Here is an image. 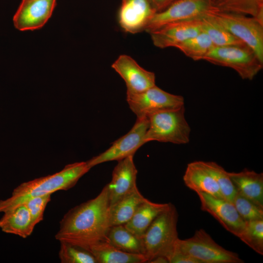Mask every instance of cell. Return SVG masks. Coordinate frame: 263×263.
<instances>
[{
  "label": "cell",
  "instance_id": "3957f363",
  "mask_svg": "<svg viewBox=\"0 0 263 263\" xmlns=\"http://www.w3.org/2000/svg\"><path fill=\"white\" fill-rule=\"evenodd\" d=\"M178 217L176 207L169 203L167 208L153 220L146 230L142 240L147 263L159 256H165L169 260L178 238Z\"/></svg>",
  "mask_w": 263,
  "mask_h": 263
},
{
  "label": "cell",
  "instance_id": "cb8c5ba5",
  "mask_svg": "<svg viewBox=\"0 0 263 263\" xmlns=\"http://www.w3.org/2000/svg\"><path fill=\"white\" fill-rule=\"evenodd\" d=\"M218 10L254 17L263 22V0H215Z\"/></svg>",
  "mask_w": 263,
  "mask_h": 263
},
{
  "label": "cell",
  "instance_id": "52a82bcc",
  "mask_svg": "<svg viewBox=\"0 0 263 263\" xmlns=\"http://www.w3.org/2000/svg\"><path fill=\"white\" fill-rule=\"evenodd\" d=\"M207 13L249 47L263 62V22L252 17L220 11L213 6Z\"/></svg>",
  "mask_w": 263,
  "mask_h": 263
},
{
  "label": "cell",
  "instance_id": "8992f818",
  "mask_svg": "<svg viewBox=\"0 0 263 263\" xmlns=\"http://www.w3.org/2000/svg\"><path fill=\"white\" fill-rule=\"evenodd\" d=\"M173 251L189 255L200 263H243L238 254L216 243L203 229L190 238L176 240Z\"/></svg>",
  "mask_w": 263,
  "mask_h": 263
},
{
  "label": "cell",
  "instance_id": "836d02e7",
  "mask_svg": "<svg viewBox=\"0 0 263 263\" xmlns=\"http://www.w3.org/2000/svg\"><path fill=\"white\" fill-rule=\"evenodd\" d=\"M150 263H169V260L165 256H157L152 260Z\"/></svg>",
  "mask_w": 263,
  "mask_h": 263
},
{
  "label": "cell",
  "instance_id": "ba28073f",
  "mask_svg": "<svg viewBox=\"0 0 263 263\" xmlns=\"http://www.w3.org/2000/svg\"><path fill=\"white\" fill-rule=\"evenodd\" d=\"M127 101L137 118L148 117L154 113L184 106L182 96L170 94L156 85L139 93L127 94Z\"/></svg>",
  "mask_w": 263,
  "mask_h": 263
},
{
  "label": "cell",
  "instance_id": "484cf974",
  "mask_svg": "<svg viewBox=\"0 0 263 263\" xmlns=\"http://www.w3.org/2000/svg\"><path fill=\"white\" fill-rule=\"evenodd\" d=\"M213 46L208 36L202 31L196 36L186 40L176 48L187 56L194 61H198L202 60Z\"/></svg>",
  "mask_w": 263,
  "mask_h": 263
},
{
  "label": "cell",
  "instance_id": "9a60e30c",
  "mask_svg": "<svg viewBox=\"0 0 263 263\" xmlns=\"http://www.w3.org/2000/svg\"><path fill=\"white\" fill-rule=\"evenodd\" d=\"M156 12L150 0H122L118 22L125 32L137 33L145 30Z\"/></svg>",
  "mask_w": 263,
  "mask_h": 263
},
{
  "label": "cell",
  "instance_id": "83f0119b",
  "mask_svg": "<svg viewBox=\"0 0 263 263\" xmlns=\"http://www.w3.org/2000/svg\"><path fill=\"white\" fill-rule=\"evenodd\" d=\"M239 238L256 252L263 255V219L245 222Z\"/></svg>",
  "mask_w": 263,
  "mask_h": 263
},
{
  "label": "cell",
  "instance_id": "7a4b0ae2",
  "mask_svg": "<svg viewBox=\"0 0 263 263\" xmlns=\"http://www.w3.org/2000/svg\"><path fill=\"white\" fill-rule=\"evenodd\" d=\"M90 169L86 162H75L54 174L22 183L14 189L9 198L0 200V212L11 210L32 197L69 189Z\"/></svg>",
  "mask_w": 263,
  "mask_h": 263
},
{
  "label": "cell",
  "instance_id": "ffe728a7",
  "mask_svg": "<svg viewBox=\"0 0 263 263\" xmlns=\"http://www.w3.org/2000/svg\"><path fill=\"white\" fill-rule=\"evenodd\" d=\"M147 199L136 187L109 206V216L111 227L125 225L131 220L138 207Z\"/></svg>",
  "mask_w": 263,
  "mask_h": 263
},
{
  "label": "cell",
  "instance_id": "e575fe53",
  "mask_svg": "<svg viewBox=\"0 0 263 263\" xmlns=\"http://www.w3.org/2000/svg\"><path fill=\"white\" fill-rule=\"evenodd\" d=\"M215 0H211V2H212V3L213 4V3L214 2Z\"/></svg>",
  "mask_w": 263,
  "mask_h": 263
},
{
  "label": "cell",
  "instance_id": "f1b7e54d",
  "mask_svg": "<svg viewBox=\"0 0 263 263\" xmlns=\"http://www.w3.org/2000/svg\"><path fill=\"white\" fill-rule=\"evenodd\" d=\"M59 243L58 257L61 263H97L89 251L69 243Z\"/></svg>",
  "mask_w": 263,
  "mask_h": 263
},
{
  "label": "cell",
  "instance_id": "ac0fdd59",
  "mask_svg": "<svg viewBox=\"0 0 263 263\" xmlns=\"http://www.w3.org/2000/svg\"><path fill=\"white\" fill-rule=\"evenodd\" d=\"M237 192L263 208V174L246 169L228 172Z\"/></svg>",
  "mask_w": 263,
  "mask_h": 263
},
{
  "label": "cell",
  "instance_id": "7402d4cb",
  "mask_svg": "<svg viewBox=\"0 0 263 263\" xmlns=\"http://www.w3.org/2000/svg\"><path fill=\"white\" fill-rule=\"evenodd\" d=\"M89 251L97 263H147L145 255L122 251L106 241L98 242Z\"/></svg>",
  "mask_w": 263,
  "mask_h": 263
},
{
  "label": "cell",
  "instance_id": "603a6c76",
  "mask_svg": "<svg viewBox=\"0 0 263 263\" xmlns=\"http://www.w3.org/2000/svg\"><path fill=\"white\" fill-rule=\"evenodd\" d=\"M107 238V242L122 251L144 255L142 238L132 233L124 225L110 227Z\"/></svg>",
  "mask_w": 263,
  "mask_h": 263
},
{
  "label": "cell",
  "instance_id": "d4e9b609",
  "mask_svg": "<svg viewBox=\"0 0 263 263\" xmlns=\"http://www.w3.org/2000/svg\"><path fill=\"white\" fill-rule=\"evenodd\" d=\"M202 31L206 33L215 46H225L244 44L207 13L200 18Z\"/></svg>",
  "mask_w": 263,
  "mask_h": 263
},
{
  "label": "cell",
  "instance_id": "8fae6325",
  "mask_svg": "<svg viewBox=\"0 0 263 263\" xmlns=\"http://www.w3.org/2000/svg\"><path fill=\"white\" fill-rule=\"evenodd\" d=\"M201 208L215 218L228 231L239 238L245 226L232 202L223 198L198 192Z\"/></svg>",
  "mask_w": 263,
  "mask_h": 263
},
{
  "label": "cell",
  "instance_id": "5bb4252c",
  "mask_svg": "<svg viewBox=\"0 0 263 263\" xmlns=\"http://www.w3.org/2000/svg\"><path fill=\"white\" fill-rule=\"evenodd\" d=\"M200 18L167 24L150 33L154 45L161 49L176 48L201 32Z\"/></svg>",
  "mask_w": 263,
  "mask_h": 263
},
{
  "label": "cell",
  "instance_id": "9c48e42d",
  "mask_svg": "<svg viewBox=\"0 0 263 263\" xmlns=\"http://www.w3.org/2000/svg\"><path fill=\"white\" fill-rule=\"evenodd\" d=\"M149 127L148 117L137 118L133 126L126 134L115 140L107 150L86 161L92 167L106 162L119 161L129 156H133L144 144Z\"/></svg>",
  "mask_w": 263,
  "mask_h": 263
},
{
  "label": "cell",
  "instance_id": "4fadbf2b",
  "mask_svg": "<svg viewBox=\"0 0 263 263\" xmlns=\"http://www.w3.org/2000/svg\"><path fill=\"white\" fill-rule=\"evenodd\" d=\"M112 67L125 82L127 94L142 92L155 85V75L141 67L132 57L120 55Z\"/></svg>",
  "mask_w": 263,
  "mask_h": 263
},
{
  "label": "cell",
  "instance_id": "277c9868",
  "mask_svg": "<svg viewBox=\"0 0 263 263\" xmlns=\"http://www.w3.org/2000/svg\"><path fill=\"white\" fill-rule=\"evenodd\" d=\"M184 106L179 109L153 113L148 116L146 143L151 141L185 144L189 141L191 129L185 116Z\"/></svg>",
  "mask_w": 263,
  "mask_h": 263
},
{
  "label": "cell",
  "instance_id": "d6a6232c",
  "mask_svg": "<svg viewBox=\"0 0 263 263\" xmlns=\"http://www.w3.org/2000/svg\"><path fill=\"white\" fill-rule=\"evenodd\" d=\"M174 0H150L157 12L165 9Z\"/></svg>",
  "mask_w": 263,
  "mask_h": 263
},
{
  "label": "cell",
  "instance_id": "7c38bea8",
  "mask_svg": "<svg viewBox=\"0 0 263 263\" xmlns=\"http://www.w3.org/2000/svg\"><path fill=\"white\" fill-rule=\"evenodd\" d=\"M56 0H22L13 19L15 27L20 31L41 28L50 18Z\"/></svg>",
  "mask_w": 263,
  "mask_h": 263
},
{
  "label": "cell",
  "instance_id": "f546056e",
  "mask_svg": "<svg viewBox=\"0 0 263 263\" xmlns=\"http://www.w3.org/2000/svg\"><path fill=\"white\" fill-rule=\"evenodd\" d=\"M232 203L244 222L263 219V208L238 192Z\"/></svg>",
  "mask_w": 263,
  "mask_h": 263
},
{
  "label": "cell",
  "instance_id": "4316f807",
  "mask_svg": "<svg viewBox=\"0 0 263 263\" xmlns=\"http://www.w3.org/2000/svg\"><path fill=\"white\" fill-rule=\"evenodd\" d=\"M203 163L216 181L223 198L232 202L237 191L228 174L222 166L214 162Z\"/></svg>",
  "mask_w": 263,
  "mask_h": 263
},
{
  "label": "cell",
  "instance_id": "44dd1931",
  "mask_svg": "<svg viewBox=\"0 0 263 263\" xmlns=\"http://www.w3.org/2000/svg\"><path fill=\"white\" fill-rule=\"evenodd\" d=\"M169 203H157L148 199L137 209L131 220L124 225L131 232L142 238L153 220L168 207Z\"/></svg>",
  "mask_w": 263,
  "mask_h": 263
},
{
  "label": "cell",
  "instance_id": "d6986e66",
  "mask_svg": "<svg viewBox=\"0 0 263 263\" xmlns=\"http://www.w3.org/2000/svg\"><path fill=\"white\" fill-rule=\"evenodd\" d=\"M34 228L29 211L24 204L3 212L0 218L2 231L22 238L30 236Z\"/></svg>",
  "mask_w": 263,
  "mask_h": 263
},
{
  "label": "cell",
  "instance_id": "5b68a950",
  "mask_svg": "<svg viewBox=\"0 0 263 263\" xmlns=\"http://www.w3.org/2000/svg\"><path fill=\"white\" fill-rule=\"evenodd\" d=\"M203 60L235 70L243 79L252 80L263 69V62L245 44L215 46L203 57Z\"/></svg>",
  "mask_w": 263,
  "mask_h": 263
},
{
  "label": "cell",
  "instance_id": "30bf717a",
  "mask_svg": "<svg viewBox=\"0 0 263 263\" xmlns=\"http://www.w3.org/2000/svg\"><path fill=\"white\" fill-rule=\"evenodd\" d=\"M212 6L210 0H175L163 10L156 12L145 31L150 34L170 23L199 18Z\"/></svg>",
  "mask_w": 263,
  "mask_h": 263
},
{
  "label": "cell",
  "instance_id": "d590c367",
  "mask_svg": "<svg viewBox=\"0 0 263 263\" xmlns=\"http://www.w3.org/2000/svg\"><path fill=\"white\" fill-rule=\"evenodd\" d=\"M210 0V1H211V0Z\"/></svg>",
  "mask_w": 263,
  "mask_h": 263
},
{
  "label": "cell",
  "instance_id": "4dcf8cb0",
  "mask_svg": "<svg viewBox=\"0 0 263 263\" xmlns=\"http://www.w3.org/2000/svg\"><path fill=\"white\" fill-rule=\"evenodd\" d=\"M51 194L38 196L27 200L24 203L30 214L34 226L41 222L47 204L51 201Z\"/></svg>",
  "mask_w": 263,
  "mask_h": 263
},
{
  "label": "cell",
  "instance_id": "1f68e13d",
  "mask_svg": "<svg viewBox=\"0 0 263 263\" xmlns=\"http://www.w3.org/2000/svg\"><path fill=\"white\" fill-rule=\"evenodd\" d=\"M169 263H200L192 257L173 251L169 258Z\"/></svg>",
  "mask_w": 263,
  "mask_h": 263
},
{
  "label": "cell",
  "instance_id": "6da1fadb",
  "mask_svg": "<svg viewBox=\"0 0 263 263\" xmlns=\"http://www.w3.org/2000/svg\"><path fill=\"white\" fill-rule=\"evenodd\" d=\"M109 200L107 185L95 198L68 211L59 222L55 238L89 251L95 244L107 241L111 227Z\"/></svg>",
  "mask_w": 263,
  "mask_h": 263
},
{
  "label": "cell",
  "instance_id": "2e32d148",
  "mask_svg": "<svg viewBox=\"0 0 263 263\" xmlns=\"http://www.w3.org/2000/svg\"><path fill=\"white\" fill-rule=\"evenodd\" d=\"M133 156L118 161L112 172L111 182L107 184L109 206L132 191L136 186L137 170Z\"/></svg>",
  "mask_w": 263,
  "mask_h": 263
},
{
  "label": "cell",
  "instance_id": "e0dca14e",
  "mask_svg": "<svg viewBox=\"0 0 263 263\" xmlns=\"http://www.w3.org/2000/svg\"><path fill=\"white\" fill-rule=\"evenodd\" d=\"M183 181L187 187L196 193L204 192L217 198H223L216 181L205 167L203 161L188 163Z\"/></svg>",
  "mask_w": 263,
  "mask_h": 263
}]
</instances>
